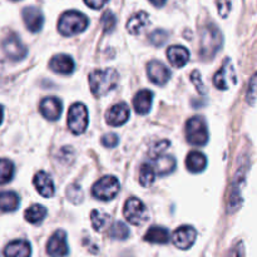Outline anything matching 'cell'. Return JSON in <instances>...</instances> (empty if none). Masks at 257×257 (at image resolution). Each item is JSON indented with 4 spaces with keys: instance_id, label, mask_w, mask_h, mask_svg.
Listing matches in <instances>:
<instances>
[{
    "instance_id": "6da1fadb",
    "label": "cell",
    "mask_w": 257,
    "mask_h": 257,
    "mask_svg": "<svg viewBox=\"0 0 257 257\" xmlns=\"http://www.w3.org/2000/svg\"><path fill=\"white\" fill-rule=\"evenodd\" d=\"M119 82V75L114 69L94 70L89 74L90 90L95 97H103L114 89Z\"/></svg>"
},
{
    "instance_id": "7a4b0ae2",
    "label": "cell",
    "mask_w": 257,
    "mask_h": 257,
    "mask_svg": "<svg viewBox=\"0 0 257 257\" xmlns=\"http://www.w3.org/2000/svg\"><path fill=\"white\" fill-rule=\"evenodd\" d=\"M222 45V34L215 24L206 25L201 33L200 55L202 59L210 60L217 54Z\"/></svg>"
},
{
    "instance_id": "3957f363",
    "label": "cell",
    "mask_w": 257,
    "mask_h": 257,
    "mask_svg": "<svg viewBox=\"0 0 257 257\" xmlns=\"http://www.w3.org/2000/svg\"><path fill=\"white\" fill-rule=\"evenodd\" d=\"M88 18L77 10L65 12L60 17L58 23V30L64 37H72V35L79 34L84 32L88 27Z\"/></svg>"
},
{
    "instance_id": "277c9868",
    "label": "cell",
    "mask_w": 257,
    "mask_h": 257,
    "mask_svg": "<svg viewBox=\"0 0 257 257\" xmlns=\"http://www.w3.org/2000/svg\"><path fill=\"white\" fill-rule=\"evenodd\" d=\"M186 138L192 146H205L208 142V130L202 117H192L186 123Z\"/></svg>"
},
{
    "instance_id": "5b68a950",
    "label": "cell",
    "mask_w": 257,
    "mask_h": 257,
    "mask_svg": "<svg viewBox=\"0 0 257 257\" xmlns=\"http://www.w3.org/2000/svg\"><path fill=\"white\" fill-rule=\"evenodd\" d=\"M119 192V182L114 176H104L93 185L92 193L95 198L110 201Z\"/></svg>"
},
{
    "instance_id": "8992f818",
    "label": "cell",
    "mask_w": 257,
    "mask_h": 257,
    "mask_svg": "<svg viewBox=\"0 0 257 257\" xmlns=\"http://www.w3.org/2000/svg\"><path fill=\"white\" fill-rule=\"evenodd\" d=\"M123 215L128 222L136 226L143 225L148 220L147 207L142 201L136 197L127 200L124 208H123Z\"/></svg>"
},
{
    "instance_id": "52a82bcc",
    "label": "cell",
    "mask_w": 257,
    "mask_h": 257,
    "mask_svg": "<svg viewBox=\"0 0 257 257\" xmlns=\"http://www.w3.org/2000/svg\"><path fill=\"white\" fill-rule=\"evenodd\" d=\"M68 127L74 135H82L88 127V109L82 103H75L69 108Z\"/></svg>"
},
{
    "instance_id": "ba28073f",
    "label": "cell",
    "mask_w": 257,
    "mask_h": 257,
    "mask_svg": "<svg viewBox=\"0 0 257 257\" xmlns=\"http://www.w3.org/2000/svg\"><path fill=\"white\" fill-rule=\"evenodd\" d=\"M236 82H237V79H236V73L232 67V63L228 58H226L222 67L220 68V70L213 77V83H215L218 89L227 90L230 89L231 85H235Z\"/></svg>"
},
{
    "instance_id": "9c48e42d",
    "label": "cell",
    "mask_w": 257,
    "mask_h": 257,
    "mask_svg": "<svg viewBox=\"0 0 257 257\" xmlns=\"http://www.w3.org/2000/svg\"><path fill=\"white\" fill-rule=\"evenodd\" d=\"M3 50L12 60H20L27 55V48L17 34L10 33L3 42Z\"/></svg>"
},
{
    "instance_id": "30bf717a",
    "label": "cell",
    "mask_w": 257,
    "mask_h": 257,
    "mask_svg": "<svg viewBox=\"0 0 257 257\" xmlns=\"http://www.w3.org/2000/svg\"><path fill=\"white\" fill-rule=\"evenodd\" d=\"M48 255L52 257H65L69 252V247L67 243V235L64 231L58 230L53 233L47 245Z\"/></svg>"
},
{
    "instance_id": "8fae6325",
    "label": "cell",
    "mask_w": 257,
    "mask_h": 257,
    "mask_svg": "<svg viewBox=\"0 0 257 257\" xmlns=\"http://www.w3.org/2000/svg\"><path fill=\"white\" fill-rule=\"evenodd\" d=\"M246 178V167L238 168L237 173L235 176V180H233L232 190H231V196L230 201H228V211L230 212H235L237 211V208L240 207L241 203H242V196H241V188H242L243 183H245Z\"/></svg>"
},
{
    "instance_id": "7c38bea8",
    "label": "cell",
    "mask_w": 257,
    "mask_h": 257,
    "mask_svg": "<svg viewBox=\"0 0 257 257\" xmlns=\"http://www.w3.org/2000/svg\"><path fill=\"white\" fill-rule=\"evenodd\" d=\"M197 232L192 226H181L173 232L172 242L181 250H188L195 243Z\"/></svg>"
},
{
    "instance_id": "4fadbf2b",
    "label": "cell",
    "mask_w": 257,
    "mask_h": 257,
    "mask_svg": "<svg viewBox=\"0 0 257 257\" xmlns=\"http://www.w3.org/2000/svg\"><path fill=\"white\" fill-rule=\"evenodd\" d=\"M130 107L125 103H117L105 113V120L112 127H119L130 119Z\"/></svg>"
},
{
    "instance_id": "5bb4252c",
    "label": "cell",
    "mask_w": 257,
    "mask_h": 257,
    "mask_svg": "<svg viewBox=\"0 0 257 257\" xmlns=\"http://www.w3.org/2000/svg\"><path fill=\"white\" fill-rule=\"evenodd\" d=\"M147 74L151 82L157 85H165L171 78L170 69L158 60H152L151 63H148Z\"/></svg>"
},
{
    "instance_id": "9a60e30c",
    "label": "cell",
    "mask_w": 257,
    "mask_h": 257,
    "mask_svg": "<svg viewBox=\"0 0 257 257\" xmlns=\"http://www.w3.org/2000/svg\"><path fill=\"white\" fill-rule=\"evenodd\" d=\"M40 113L48 120L59 119L62 114V102L55 97H48L40 102Z\"/></svg>"
},
{
    "instance_id": "2e32d148",
    "label": "cell",
    "mask_w": 257,
    "mask_h": 257,
    "mask_svg": "<svg viewBox=\"0 0 257 257\" xmlns=\"http://www.w3.org/2000/svg\"><path fill=\"white\" fill-rule=\"evenodd\" d=\"M23 20H24L25 27L28 30L32 33H37L42 29L43 23H44V18H43L42 12L38 8L28 7L23 10Z\"/></svg>"
},
{
    "instance_id": "e0dca14e",
    "label": "cell",
    "mask_w": 257,
    "mask_h": 257,
    "mask_svg": "<svg viewBox=\"0 0 257 257\" xmlns=\"http://www.w3.org/2000/svg\"><path fill=\"white\" fill-rule=\"evenodd\" d=\"M33 185H34V187L37 188V191L43 197L49 198L54 195V183H53L50 176L47 172H44V171H40V172H38L34 176Z\"/></svg>"
},
{
    "instance_id": "ac0fdd59",
    "label": "cell",
    "mask_w": 257,
    "mask_h": 257,
    "mask_svg": "<svg viewBox=\"0 0 257 257\" xmlns=\"http://www.w3.org/2000/svg\"><path fill=\"white\" fill-rule=\"evenodd\" d=\"M167 57L171 64L175 68H182L190 60V52L181 45H172L168 48Z\"/></svg>"
},
{
    "instance_id": "d6986e66",
    "label": "cell",
    "mask_w": 257,
    "mask_h": 257,
    "mask_svg": "<svg viewBox=\"0 0 257 257\" xmlns=\"http://www.w3.org/2000/svg\"><path fill=\"white\" fill-rule=\"evenodd\" d=\"M49 67L59 74H70L74 70V62L67 54H58L50 59Z\"/></svg>"
},
{
    "instance_id": "ffe728a7",
    "label": "cell",
    "mask_w": 257,
    "mask_h": 257,
    "mask_svg": "<svg viewBox=\"0 0 257 257\" xmlns=\"http://www.w3.org/2000/svg\"><path fill=\"white\" fill-rule=\"evenodd\" d=\"M153 93L148 89H142L133 98V108L138 114H147L152 107Z\"/></svg>"
},
{
    "instance_id": "44dd1931",
    "label": "cell",
    "mask_w": 257,
    "mask_h": 257,
    "mask_svg": "<svg viewBox=\"0 0 257 257\" xmlns=\"http://www.w3.org/2000/svg\"><path fill=\"white\" fill-rule=\"evenodd\" d=\"M150 24V17H148L147 13L140 12L136 13L135 15L130 18L127 23V30L133 35L140 34L142 30H145L146 28Z\"/></svg>"
},
{
    "instance_id": "7402d4cb",
    "label": "cell",
    "mask_w": 257,
    "mask_h": 257,
    "mask_svg": "<svg viewBox=\"0 0 257 257\" xmlns=\"http://www.w3.org/2000/svg\"><path fill=\"white\" fill-rule=\"evenodd\" d=\"M5 257H30L32 247L27 241L17 240L10 242L4 251Z\"/></svg>"
},
{
    "instance_id": "603a6c76",
    "label": "cell",
    "mask_w": 257,
    "mask_h": 257,
    "mask_svg": "<svg viewBox=\"0 0 257 257\" xmlns=\"http://www.w3.org/2000/svg\"><path fill=\"white\" fill-rule=\"evenodd\" d=\"M186 166H187V170L190 172L198 173L206 168L207 158L200 151H192V152L188 153L187 158H186Z\"/></svg>"
},
{
    "instance_id": "cb8c5ba5",
    "label": "cell",
    "mask_w": 257,
    "mask_h": 257,
    "mask_svg": "<svg viewBox=\"0 0 257 257\" xmlns=\"http://www.w3.org/2000/svg\"><path fill=\"white\" fill-rule=\"evenodd\" d=\"M153 163V167H155L156 173L160 176H167L171 172H173V170L176 168V161L175 158L171 157V156H160L157 157Z\"/></svg>"
},
{
    "instance_id": "d4e9b609",
    "label": "cell",
    "mask_w": 257,
    "mask_h": 257,
    "mask_svg": "<svg viewBox=\"0 0 257 257\" xmlns=\"http://www.w3.org/2000/svg\"><path fill=\"white\" fill-rule=\"evenodd\" d=\"M145 240L151 243H167L171 240V236L165 227L153 226L146 232Z\"/></svg>"
},
{
    "instance_id": "484cf974",
    "label": "cell",
    "mask_w": 257,
    "mask_h": 257,
    "mask_svg": "<svg viewBox=\"0 0 257 257\" xmlns=\"http://www.w3.org/2000/svg\"><path fill=\"white\" fill-rule=\"evenodd\" d=\"M90 220H92V226L95 231H104L108 227V230L110 228V223H112V218L109 215L104 212H100V211L93 210L90 213Z\"/></svg>"
},
{
    "instance_id": "4316f807",
    "label": "cell",
    "mask_w": 257,
    "mask_h": 257,
    "mask_svg": "<svg viewBox=\"0 0 257 257\" xmlns=\"http://www.w3.org/2000/svg\"><path fill=\"white\" fill-rule=\"evenodd\" d=\"M19 196L15 192H2L0 195V206H2V210L4 212H13V211L18 210L19 207Z\"/></svg>"
},
{
    "instance_id": "83f0119b",
    "label": "cell",
    "mask_w": 257,
    "mask_h": 257,
    "mask_svg": "<svg viewBox=\"0 0 257 257\" xmlns=\"http://www.w3.org/2000/svg\"><path fill=\"white\" fill-rule=\"evenodd\" d=\"M47 216V208L44 206L40 205H33L25 211L24 217L25 220L29 223H33V225H37V223H40Z\"/></svg>"
},
{
    "instance_id": "f1b7e54d",
    "label": "cell",
    "mask_w": 257,
    "mask_h": 257,
    "mask_svg": "<svg viewBox=\"0 0 257 257\" xmlns=\"http://www.w3.org/2000/svg\"><path fill=\"white\" fill-rule=\"evenodd\" d=\"M156 178V170L151 163H143L140 168V182L143 187L153 185Z\"/></svg>"
},
{
    "instance_id": "f546056e",
    "label": "cell",
    "mask_w": 257,
    "mask_h": 257,
    "mask_svg": "<svg viewBox=\"0 0 257 257\" xmlns=\"http://www.w3.org/2000/svg\"><path fill=\"white\" fill-rule=\"evenodd\" d=\"M109 236L115 240H125L130 236V230L123 222H114L109 228Z\"/></svg>"
},
{
    "instance_id": "4dcf8cb0",
    "label": "cell",
    "mask_w": 257,
    "mask_h": 257,
    "mask_svg": "<svg viewBox=\"0 0 257 257\" xmlns=\"http://www.w3.org/2000/svg\"><path fill=\"white\" fill-rule=\"evenodd\" d=\"M14 175V165L10 162L9 160L4 158L0 163V178H2V183H8L13 178Z\"/></svg>"
},
{
    "instance_id": "1f68e13d",
    "label": "cell",
    "mask_w": 257,
    "mask_h": 257,
    "mask_svg": "<svg viewBox=\"0 0 257 257\" xmlns=\"http://www.w3.org/2000/svg\"><path fill=\"white\" fill-rule=\"evenodd\" d=\"M171 146V142L167 140H163V141H160V142L155 143V145L151 147L150 150V156L153 158V160H156L157 157H160V156H162L163 153L167 151V148Z\"/></svg>"
},
{
    "instance_id": "d6a6232c",
    "label": "cell",
    "mask_w": 257,
    "mask_h": 257,
    "mask_svg": "<svg viewBox=\"0 0 257 257\" xmlns=\"http://www.w3.org/2000/svg\"><path fill=\"white\" fill-rule=\"evenodd\" d=\"M67 197H68V200L70 201V202L75 203V205H77V203H79V202H82V200H83L82 188H80L78 185L69 186V187H68V190H67Z\"/></svg>"
},
{
    "instance_id": "836d02e7",
    "label": "cell",
    "mask_w": 257,
    "mask_h": 257,
    "mask_svg": "<svg viewBox=\"0 0 257 257\" xmlns=\"http://www.w3.org/2000/svg\"><path fill=\"white\" fill-rule=\"evenodd\" d=\"M115 17L112 12H105L103 14L102 19H100V24H102V28L104 32H110V30L114 29L115 27Z\"/></svg>"
},
{
    "instance_id": "e575fe53",
    "label": "cell",
    "mask_w": 257,
    "mask_h": 257,
    "mask_svg": "<svg viewBox=\"0 0 257 257\" xmlns=\"http://www.w3.org/2000/svg\"><path fill=\"white\" fill-rule=\"evenodd\" d=\"M167 38H168V34L165 32V30L158 29V30H155V32L151 34L150 39L155 45H162L167 42Z\"/></svg>"
},
{
    "instance_id": "d590c367",
    "label": "cell",
    "mask_w": 257,
    "mask_h": 257,
    "mask_svg": "<svg viewBox=\"0 0 257 257\" xmlns=\"http://www.w3.org/2000/svg\"><path fill=\"white\" fill-rule=\"evenodd\" d=\"M118 142H119V138L114 133H107V135H104L102 137V143L104 147L113 148L118 145Z\"/></svg>"
},
{
    "instance_id": "8d00e7d4",
    "label": "cell",
    "mask_w": 257,
    "mask_h": 257,
    "mask_svg": "<svg viewBox=\"0 0 257 257\" xmlns=\"http://www.w3.org/2000/svg\"><path fill=\"white\" fill-rule=\"evenodd\" d=\"M257 95V73L252 77L250 82V87H248V92H247V100L248 103H253L256 99Z\"/></svg>"
},
{
    "instance_id": "74e56055",
    "label": "cell",
    "mask_w": 257,
    "mask_h": 257,
    "mask_svg": "<svg viewBox=\"0 0 257 257\" xmlns=\"http://www.w3.org/2000/svg\"><path fill=\"white\" fill-rule=\"evenodd\" d=\"M191 79H192V82L195 83V85H196V88L198 89V92L202 93V94H205V93H206L205 85H203L202 80H201V75H200V73L197 72V70H195V72L191 74Z\"/></svg>"
},
{
    "instance_id": "f35d334b",
    "label": "cell",
    "mask_w": 257,
    "mask_h": 257,
    "mask_svg": "<svg viewBox=\"0 0 257 257\" xmlns=\"http://www.w3.org/2000/svg\"><path fill=\"white\" fill-rule=\"evenodd\" d=\"M218 13H220L221 17L226 18L227 17L228 12L231 9V3L230 0H218Z\"/></svg>"
},
{
    "instance_id": "ab89813d",
    "label": "cell",
    "mask_w": 257,
    "mask_h": 257,
    "mask_svg": "<svg viewBox=\"0 0 257 257\" xmlns=\"http://www.w3.org/2000/svg\"><path fill=\"white\" fill-rule=\"evenodd\" d=\"M107 2L108 0H84L85 4L92 9H100L107 4Z\"/></svg>"
},
{
    "instance_id": "60d3db41",
    "label": "cell",
    "mask_w": 257,
    "mask_h": 257,
    "mask_svg": "<svg viewBox=\"0 0 257 257\" xmlns=\"http://www.w3.org/2000/svg\"><path fill=\"white\" fill-rule=\"evenodd\" d=\"M228 257H242V243H238L236 247H233L232 251L228 253Z\"/></svg>"
},
{
    "instance_id": "b9f144b4",
    "label": "cell",
    "mask_w": 257,
    "mask_h": 257,
    "mask_svg": "<svg viewBox=\"0 0 257 257\" xmlns=\"http://www.w3.org/2000/svg\"><path fill=\"white\" fill-rule=\"evenodd\" d=\"M151 3H152L153 5H156V7H161V5H163L166 3V0H150Z\"/></svg>"
}]
</instances>
